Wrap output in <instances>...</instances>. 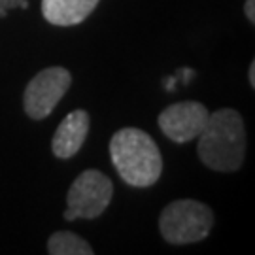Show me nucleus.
<instances>
[{
  "instance_id": "423d86ee",
  "label": "nucleus",
  "mask_w": 255,
  "mask_h": 255,
  "mask_svg": "<svg viewBox=\"0 0 255 255\" xmlns=\"http://www.w3.org/2000/svg\"><path fill=\"white\" fill-rule=\"evenodd\" d=\"M208 118V108L201 102H176L161 112L159 128L168 140H172L176 144H185L201 134Z\"/></svg>"
},
{
  "instance_id": "f8f14e48",
  "label": "nucleus",
  "mask_w": 255,
  "mask_h": 255,
  "mask_svg": "<svg viewBox=\"0 0 255 255\" xmlns=\"http://www.w3.org/2000/svg\"><path fill=\"white\" fill-rule=\"evenodd\" d=\"M250 85H252V89L255 87V63L250 64Z\"/></svg>"
},
{
  "instance_id": "6e6552de",
  "label": "nucleus",
  "mask_w": 255,
  "mask_h": 255,
  "mask_svg": "<svg viewBox=\"0 0 255 255\" xmlns=\"http://www.w3.org/2000/svg\"><path fill=\"white\" fill-rule=\"evenodd\" d=\"M101 0H42V13L57 27L80 25L89 17Z\"/></svg>"
},
{
  "instance_id": "9d476101",
  "label": "nucleus",
  "mask_w": 255,
  "mask_h": 255,
  "mask_svg": "<svg viewBox=\"0 0 255 255\" xmlns=\"http://www.w3.org/2000/svg\"><path fill=\"white\" fill-rule=\"evenodd\" d=\"M11 8H28V2L27 0H0V17H6L8 9Z\"/></svg>"
},
{
  "instance_id": "1a4fd4ad",
  "label": "nucleus",
  "mask_w": 255,
  "mask_h": 255,
  "mask_svg": "<svg viewBox=\"0 0 255 255\" xmlns=\"http://www.w3.org/2000/svg\"><path fill=\"white\" fill-rule=\"evenodd\" d=\"M47 252L51 255H93L95 250L87 240L70 231H57L47 240Z\"/></svg>"
},
{
  "instance_id": "7ed1b4c3",
  "label": "nucleus",
  "mask_w": 255,
  "mask_h": 255,
  "mask_svg": "<svg viewBox=\"0 0 255 255\" xmlns=\"http://www.w3.org/2000/svg\"><path fill=\"white\" fill-rule=\"evenodd\" d=\"M214 225V212L204 202L180 199L170 202L161 212L159 229L168 244H195L210 235Z\"/></svg>"
},
{
  "instance_id": "39448f33",
  "label": "nucleus",
  "mask_w": 255,
  "mask_h": 255,
  "mask_svg": "<svg viewBox=\"0 0 255 255\" xmlns=\"http://www.w3.org/2000/svg\"><path fill=\"white\" fill-rule=\"evenodd\" d=\"M72 85V76L63 66H49L28 82L23 106L30 119H46Z\"/></svg>"
},
{
  "instance_id": "20e7f679",
  "label": "nucleus",
  "mask_w": 255,
  "mask_h": 255,
  "mask_svg": "<svg viewBox=\"0 0 255 255\" xmlns=\"http://www.w3.org/2000/svg\"><path fill=\"white\" fill-rule=\"evenodd\" d=\"M114 197V185L101 170H83L72 182L66 195L64 219H95L108 208Z\"/></svg>"
},
{
  "instance_id": "f03ea898",
  "label": "nucleus",
  "mask_w": 255,
  "mask_h": 255,
  "mask_svg": "<svg viewBox=\"0 0 255 255\" xmlns=\"http://www.w3.org/2000/svg\"><path fill=\"white\" fill-rule=\"evenodd\" d=\"M110 157L121 180L132 187H149L163 172L157 142L140 128H119L110 140Z\"/></svg>"
},
{
  "instance_id": "0eeeda50",
  "label": "nucleus",
  "mask_w": 255,
  "mask_h": 255,
  "mask_svg": "<svg viewBox=\"0 0 255 255\" xmlns=\"http://www.w3.org/2000/svg\"><path fill=\"white\" fill-rule=\"evenodd\" d=\"M91 119L85 110H74L61 121L51 138V151L59 159H70L82 149Z\"/></svg>"
},
{
  "instance_id": "f257e3e1",
  "label": "nucleus",
  "mask_w": 255,
  "mask_h": 255,
  "mask_svg": "<svg viewBox=\"0 0 255 255\" xmlns=\"http://www.w3.org/2000/svg\"><path fill=\"white\" fill-rule=\"evenodd\" d=\"M197 153L202 164L218 172H237L246 157L244 119L233 108L210 112L201 134L197 136Z\"/></svg>"
},
{
  "instance_id": "9b49d317",
  "label": "nucleus",
  "mask_w": 255,
  "mask_h": 255,
  "mask_svg": "<svg viewBox=\"0 0 255 255\" xmlns=\"http://www.w3.org/2000/svg\"><path fill=\"white\" fill-rule=\"evenodd\" d=\"M244 13H246L248 21L254 25L255 23V0H246V4H244Z\"/></svg>"
}]
</instances>
